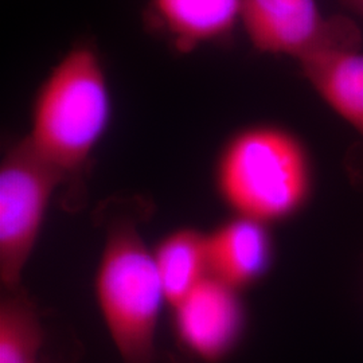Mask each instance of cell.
Returning <instances> with one entry per match:
<instances>
[{"mask_svg":"<svg viewBox=\"0 0 363 363\" xmlns=\"http://www.w3.org/2000/svg\"><path fill=\"white\" fill-rule=\"evenodd\" d=\"M220 202L240 216L274 226L296 218L311 203L316 169L306 142L279 124L235 130L214 164Z\"/></svg>","mask_w":363,"mask_h":363,"instance_id":"1","label":"cell"},{"mask_svg":"<svg viewBox=\"0 0 363 363\" xmlns=\"http://www.w3.org/2000/svg\"><path fill=\"white\" fill-rule=\"evenodd\" d=\"M112 118L104 62L91 42L73 45L39 85L26 138L69 179L79 174Z\"/></svg>","mask_w":363,"mask_h":363,"instance_id":"2","label":"cell"},{"mask_svg":"<svg viewBox=\"0 0 363 363\" xmlns=\"http://www.w3.org/2000/svg\"><path fill=\"white\" fill-rule=\"evenodd\" d=\"M94 296L121 363H156V334L167 301L152 249L133 222L117 220L108 229Z\"/></svg>","mask_w":363,"mask_h":363,"instance_id":"3","label":"cell"},{"mask_svg":"<svg viewBox=\"0 0 363 363\" xmlns=\"http://www.w3.org/2000/svg\"><path fill=\"white\" fill-rule=\"evenodd\" d=\"M65 174L46 160L27 138L9 147L0 162V283L21 288L55 190Z\"/></svg>","mask_w":363,"mask_h":363,"instance_id":"4","label":"cell"},{"mask_svg":"<svg viewBox=\"0 0 363 363\" xmlns=\"http://www.w3.org/2000/svg\"><path fill=\"white\" fill-rule=\"evenodd\" d=\"M241 25L265 54L303 57L322 50H359L361 30L343 15L325 18L316 0H242Z\"/></svg>","mask_w":363,"mask_h":363,"instance_id":"5","label":"cell"},{"mask_svg":"<svg viewBox=\"0 0 363 363\" xmlns=\"http://www.w3.org/2000/svg\"><path fill=\"white\" fill-rule=\"evenodd\" d=\"M242 294L208 274L172 307V330L182 350L202 363L229 359L247 335Z\"/></svg>","mask_w":363,"mask_h":363,"instance_id":"6","label":"cell"},{"mask_svg":"<svg viewBox=\"0 0 363 363\" xmlns=\"http://www.w3.org/2000/svg\"><path fill=\"white\" fill-rule=\"evenodd\" d=\"M206 240L208 274L241 292L272 272L276 242L269 225L232 216L206 233Z\"/></svg>","mask_w":363,"mask_h":363,"instance_id":"7","label":"cell"},{"mask_svg":"<svg viewBox=\"0 0 363 363\" xmlns=\"http://www.w3.org/2000/svg\"><path fill=\"white\" fill-rule=\"evenodd\" d=\"M241 6L242 0H151L150 13L175 50L190 52L232 38Z\"/></svg>","mask_w":363,"mask_h":363,"instance_id":"8","label":"cell"},{"mask_svg":"<svg viewBox=\"0 0 363 363\" xmlns=\"http://www.w3.org/2000/svg\"><path fill=\"white\" fill-rule=\"evenodd\" d=\"M312 88L363 142V52L322 50L298 61Z\"/></svg>","mask_w":363,"mask_h":363,"instance_id":"9","label":"cell"},{"mask_svg":"<svg viewBox=\"0 0 363 363\" xmlns=\"http://www.w3.org/2000/svg\"><path fill=\"white\" fill-rule=\"evenodd\" d=\"M152 255L169 310L208 276L206 233L194 228H179L166 234Z\"/></svg>","mask_w":363,"mask_h":363,"instance_id":"10","label":"cell"},{"mask_svg":"<svg viewBox=\"0 0 363 363\" xmlns=\"http://www.w3.org/2000/svg\"><path fill=\"white\" fill-rule=\"evenodd\" d=\"M45 330L37 304L21 288L0 300V363H42Z\"/></svg>","mask_w":363,"mask_h":363,"instance_id":"11","label":"cell"},{"mask_svg":"<svg viewBox=\"0 0 363 363\" xmlns=\"http://www.w3.org/2000/svg\"><path fill=\"white\" fill-rule=\"evenodd\" d=\"M343 4L349 6L352 10L363 13V0H340Z\"/></svg>","mask_w":363,"mask_h":363,"instance_id":"12","label":"cell"},{"mask_svg":"<svg viewBox=\"0 0 363 363\" xmlns=\"http://www.w3.org/2000/svg\"><path fill=\"white\" fill-rule=\"evenodd\" d=\"M42 363H48V362H45V361H42Z\"/></svg>","mask_w":363,"mask_h":363,"instance_id":"13","label":"cell"}]
</instances>
